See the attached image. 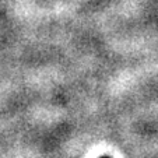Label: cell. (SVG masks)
<instances>
[{"mask_svg": "<svg viewBox=\"0 0 158 158\" xmlns=\"http://www.w3.org/2000/svg\"><path fill=\"white\" fill-rule=\"evenodd\" d=\"M101 158H109V157H101Z\"/></svg>", "mask_w": 158, "mask_h": 158, "instance_id": "6da1fadb", "label": "cell"}]
</instances>
